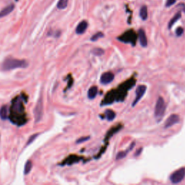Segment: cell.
Returning a JSON list of instances; mask_svg holds the SVG:
<instances>
[{"label": "cell", "instance_id": "1", "mask_svg": "<svg viewBox=\"0 0 185 185\" xmlns=\"http://www.w3.org/2000/svg\"><path fill=\"white\" fill-rule=\"evenodd\" d=\"M23 99L18 97L12 101L10 109V119L13 123L17 125L23 124L26 122V114L24 113Z\"/></svg>", "mask_w": 185, "mask_h": 185}, {"label": "cell", "instance_id": "2", "mask_svg": "<svg viewBox=\"0 0 185 185\" xmlns=\"http://www.w3.org/2000/svg\"><path fill=\"white\" fill-rule=\"evenodd\" d=\"M28 66V63L26 60H20L16 59H7L2 65L4 70H11L16 68H26Z\"/></svg>", "mask_w": 185, "mask_h": 185}, {"label": "cell", "instance_id": "3", "mask_svg": "<svg viewBox=\"0 0 185 185\" xmlns=\"http://www.w3.org/2000/svg\"><path fill=\"white\" fill-rule=\"evenodd\" d=\"M165 111H166L165 101H164L163 98L159 97L156 101V107H155V111H154L155 117H156L157 121H161L162 119V118H163V116L164 115V113H165Z\"/></svg>", "mask_w": 185, "mask_h": 185}, {"label": "cell", "instance_id": "4", "mask_svg": "<svg viewBox=\"0 0 185 185\" xmlns=\"http://www.w3.org/2000/svg\"><path fill=\"white\" fill-rule=\"evenodd\" d=\"M185 177V168H181L173 172L170 177V180L173 184H179Z\"/></svg>", "mask_w": 185, "mask_h": 185}, {"label": "cell", "instance_id": "5", "mask_svg": "<svg viewBox=\"0 0 185 185\" xmlns=\"http://www.w3.org/2000/svg\"><path fill=\"white\" fill-rule=\"evenodd\" d=\"M118 39H119L121 41L131 43L132 45H134V43L137 40V36L133 31H128L123 34L122 36H120L119 38H118Z\"/></svg>", "mask_w": 185, "mask_h": 185}, {"label": "cell", "instance_id": "6", "mask_svg": "<svg viewBox=\"0 0 185 185\" xmlns=\"http://www.w3.org/2000/svg\"><path fill=\"white\" fill-rule=\"evenodd\" d=\"M147 90V87L144 85H139L138 88L136 89V97H135V99L132 103V106H135V105L138 104V103L140 101V100L142 99L143 96L145 94V91Z\"/></svg>", "mask_w": 185, "mask_h": 185}, {"label": "cell", "instance_id": "7", "mask_svg": "<svg viewBox=\"0 0 185 185\" xmlns=\"http://www.w3.org/2000/svg\"><path fill=\"white\" fill-rule=\"evenodd\" d=\"M114 79V75L111 72H106L103 73L101 77H100V83L103 85H107V84L111 83Z\"/></svg>", "mask_w": 185, "mask_h": 185}, {"label": "cell", "instance_id": "8", "mask_svg": "<svg viewBox=\"0 0 185 185\" xmlns=\"http://www.w3.org/2000/svg\"><path fill=\"white\" fill-rule=\"evenodd\" d=\"M34 113H35V117L36 122H38L42 117L43 114V100L41 98L38 100L37 105H36L35 110H34Z\"/></svg>", "mask_w": 185, "mask_h": 185}, {"label": "cell", "instance_id": "9", "mask_svg": "<svg viewBox=\"0 0 185 185\" xmlns=\"http://www.w3.org/2000/svg\"><path fill=\"white\" fill-rule=\"evenodd\" d=\"M179 122V116L177 114H171V115L166 119L164 127L165 128H169L175 124H177Z\"/></svg>", "mask_w": 185, "mask_h": 185}, {"label": "cell", "instance_id": "10", "mask_svg": "<svg viewBox=\"0 0 185 185\" xmlns=\"http://www.w3.org/2000/svg\"><path fill=\"white\" fill-rule=\"evenodd\" d=\"M88 23L86 20H83V21H81L78 25H77L76 30H75L76 33L79 34V35H81V34L84 33L85 32L86 29L88 28Z\"/></svg>", "mask_w": 185, "mask_h": 185}, {"label": "cell", "instance_id": "11", "mask_svg": "<svg viewBox=\"0 0 185 185\" xmlns=\"http://www.w3.org/2000/svg\"><path fill=\"white\" fill-rule=\"evenodd\" d=\"M138 36H139V39H140V45L142 46L143 47L147 46L148 40H147V37H146L145 33V31H144L143 29L139 30Z\"/></svg>", "mask_w": 185, "mask_h": 185}, {"label": "cell", "instance_id": "12", "mask_svg": "<svg viewBox=\"0 0 185 185\" xmlns=\"http://www.w3.org/2000/svg\"><path fill=\"white\" fill-rule=\"evenodd\" d=\"M15 9V4H9L8 6L5 7L2 9V10L0 11V17H5V16L8 15L10 13H11Z\"/></svg>", "mask_w": 185, "mask_h": 185}, {"label": "cell", "instance_id": "13", "mask_svg": "<svg viewBox=\"0 0 185 185\" xmlns=\"http://www.w3.org/2000/svg\"><path fill=\"white\" fill-rule=\"evenodd\" d=\"M98 94V88L96 86H93L88 91V97L90 99H95Z\"/></svg>", "mask_w": 185, "mask_h": 185}, {"label": "cell", "instance_id": "14", "mask_svg": "<svg viewBox=\"0 0 185 185\" xmlns=\"http://www.w3.org/2000/svg\"><path fill=\"white\" fill-rule=\"evenodd\" d=\"M8 114V107L7 106H3L0 109V117L2 119H7Z\"/></svg>", "mask_w": 185, "mask_h": 185}, {"label": "cell", "instance_id": "15", "mask_svg": "<svg viewBox=\"0 0 185 185\" xmlns=\"http://www.w3.org/2000/svg\"><path fill=\"white\" fill-rule=\"evenodd\" d=\"M140 16L143 20L148 19V8L145 5L143 6L140 10Z\"/></svg>", "mask_w": 185, "mask_h": 185}, {"label": "cell", "instance_id": "16", "mask_svg": "<svg viewBox=\"0 0 185 185\" xmlns=\"http://www.w3.org/2000/svg\"><path fill=\"white\" fill-rule=\"evenodd\" d=\"M105 114H106V117L108 121H113L116 117V113L114 111L111 110V109L106 110Z\"/></svg>", "mask_w": 185, "mask_h": 185}, {"label": "cell", "instance_id": "17", "mask_svg": "<svg viewBox=\"0 0 185 185\" xmlns=\"http://www.w3.org/2000/svg\"><path fill=\"white\" fill-rule=\"evenodd\" d=\"M68 2L69 0H59L58 3H57V7L59 10H64L67 7Z\"/></svg>", "mask_w": 185, "mask_h": 185}, {"label": "cell", "instance_id": "18", "mask_svg": "<svg viewBox=\"0 0 185 185\" xmlns=\"http://www.w3.org/2000/svg\"><path fill=\"white\" fill-rule=\"evenodd\" d=\"M32 167H33V164H32V162L31 161H28L26 162V165H25V169H24V173L26 175L28 174V173L31 172L32 169Z\"/></svg>", "mask_w": 185, "mask_h": 185}, {"label": "cell", "instance_id": "19", "mask_svg": "<svg viewBox=\"0 0 185 185\" xmlns=\"http://www.w3.org/2000/svg\"><path fill=\"white\" fill-rule=\"evenodd\" d=\"M134 147V143H132V147L131 148H129L128 150H126V151H123V152H120V153H119L116 155V159H122V158H124L125 156H127V154L128 153V152L129 151V150H131L132 148Z\"/></svg>", "mask_w": 185, "mask_h": 185}, {"label": "cell", "instance_id": "20", "mask_svg": "<svg viewBox=\"0 0 185 185\" xmlns=\"http://www.w3.org/2000/svg\"><path fill=\"white\" fill-rule=\"evenodd\" d=\"M180 17H181V13L179 12V13H177V14H176V15L174 16V17H173L172 18V19H171V20H170L169 23H168V28H171V27L173 26V25L174 24L175 22H177V20H179Z\"/></svg>", "mask_w": 185, "mask_h": 185}, {"label": "cell", "instance_id": "21", "mask_svg": "<svg viewBox=\"0 0 185 185\" xmlns=\"http://www.w3.org/2000/svg\"><path fill=\"white\" fill-rule=\"evenodd\" d=\"M102 37H104V33H101V32H99V33L94 34V35L91 37L90 39H91V41H95L99 40V38H102Z\"/></svg>", "mask_w": 185, "mask_h": 185}, {"label": "cell", "instance_id": "22", "mask_svg": "<svg viewBox=\"0 0 185 185\" xmlns=\"http://www.w3.org/2000/svg\"><path fill=\"white\" fill-rule=\"evenodd\" d=\"M92 53L94 54V55L100 56V55H102V54H104V51L102 49H100V48H95V49H93Z\"/></svg>", "mask_w": 185, "mask_h": 185}, {"label": "cell", "instance_id": "23", "mask_svg": "<svg viewBox=\"0 0 185 185\" xmlns=\"http://www.w3.org/2000/svg\"><path fill=\"white\" fill-rule=\"evenodd\" d=\"M183 32H184V30L181 27H179V28H178L177 29V31H176V33H177V36H181L182 34H183Z\"/></svg>", "mask_w": 185, "mask_h": 185}, {"label": "cell", "instance_id": "24", "mask_svg": "<svg viewBox=\"0 0 185 185\" xmlns=\"http://www.w3.org/2000/svg\"><path fill=\"white\" fill-rule=\"evenodd\" d=\"M176 1H177V0H167V1H166V6L167 7L172 6L173 4H175Z\"/></svg>", "mask_w": 185, "mask_h": 185}, {"label": "cell", "instance_id": "25", "mask_svg": "<svg viewBox=\"0 0 185 185\" xmlns=\"http://www.w3.org/2000/svg\"><path fill=\"white\" fill-rule=\"evenodd\" d=\"M90 138V137H89V136H88V137H84V138H80L79 140L77 141V143H83V142H85V141L88 140Z\"/></svg>", "mask_w": 185, "mask_h": 185}, {"label": "cell", "instance_id": "26", "mask_svg": "<svg viewBox=\"0 0 185 185\" xmlns=\"http://www.w3.org/2000/svg\"><path fill=\"white\" fill-rule=\"evenodd\" d=\"M38 135V134H34V135H33L31 137V138L29 139V140H28V142L27 143V145H28V144H30L31 143H32L33 141V140H34V138H36V137H37Z\"/></svg>", "mask_w": 185, "mask_h": 185}]
</instances>
